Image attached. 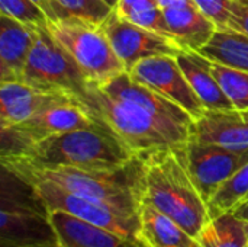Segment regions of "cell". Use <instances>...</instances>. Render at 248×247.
I'll return each mask as SVG.
<instances>
[{
    "label": "cell",
    "instance_id": "obj_26",
    "mask_svg": "<svg viewBox=\"0 0 248 247\" xmlns=\"http://www.w3.org/2000/svg\"><path fill=\"white\" fill-rule=\"evenodd\" d=\"M116 13L119 16H122L124 19H126L141 28H145L151 32H155V33L173 41L171 33L167 26V22H166V17H164V13H163V9L157 4L155 0L142 1V3H138V4L126 9V10L116 12Z\"/></svg>",
    "mask_w": 248,
    "mask_h": 247
},
{
    "label": "cell",
    "instance_id": "obj_27",
    "mask_svg": "<svg viewBox=\"0 0 248 247\" xmlns=\"http://www.w3.org/2000/svg\"><path fill=\"white\" fill-rule=\"evenodd\" d=\"M0 12L29 26H45L46 13L32 0H0Z\"/></svg>",
    "mask_w": 248,
    "mask_h": 247
},
{
    "label": "cell",
    "instance_id": "obj_18",
    "mask_svg": "<svg viewBox=\"0 0 248 247\" xmlns=\"http://www.w3.org/2000/svg\"><path fill=\"white\" fill-rule=\"evenodd\" d=\"M173 41L182 51L199 52L217 32V25L196 6L163 9Z\"/></svg>",
    "mask_w": 248,
    "mask_h": 247
},
{
    "label": "cell",
    "instance_id": "obj_15",
    "mask_svg": "<svg viewBox=\"0 0 248 247\" xmlns=\"http://www.w3.org/2000/svg\"><path fill=\"white\" fill-rule=\"evenodd\" d=\"M36 28L0 13V82H22Z\"/></svg>",
    "mask_w": 248,
    "mask_h": 247
},
{
    "label": "cell",
    "instance_id": "obj_30",
    "mask_svg": "<svg viewBox=\"0 0 248 247\" xmlns=\"http://www.w3.org/2000/svg\"><path fill=\"white\" fill-rule=\"evenodd\" d=\"M232 213L235 217H238L240 220H243L248 226V194L230 211Z\"/></svg>",
    "mask_w": 248,
    "mask_h": 247
},
{
    "label": "cell",
    "instance_id": "obj_35",
    "mask_svg": "<svg viewBox=\"0 0 248 247\" xmlns=\"http://www.w3.org/2000/svg\"><path fill=\"white\" fill-rule=\"evenodd\" d=\"M102 1H105L108 6H110L113 10L116 9V6H118V3H119V0H102Z\"/></svg>",
    "mask_w": 248,
    "mask_h": 247
},
{
    "label": "cell",
    "instance_id": "obj_16",
    "mask_svg": "<svg viewBox=\"0 0 248 247\" xmlns=\"http://www.w3.org/2000/svg\"><path fill=\"white\" fill-rule=\"evenodd\" d=\"M54 242L58 240L46 213L0 208V247H28Z\"/></svg>",
    "mask_w": 248,
    "mask_h": 247
},
{
    "label": "cell",
    "instance_id": "obj_1",
    "mask_svg": "<svg viewBox=\"0 0 248 247\" xmlns=\"http://www.w3.org/2000/svg\"><path fill=\"white\" fill-rule=\"evenodd\" d=\"M76 100L137 157L166 147H180L190 140V130L164 122L137 103L116 99L96 83L90 82Z\"/></svg>",
    "mask_w": 248,
    "mask_h": 247
},
{
    "label": "cell",
    "instance_id": "obj_5",
    "mask_svg": "<svg viewBox=\"0 0 248 247\" xmlns=\"http://www.w3.org/2000/svg\"><path fill=\"white\" fill-rule=\"evenodd\" d=\"M46 28L78 64L89 82L102 84L126 71L100 25L70 17L48 20Z\"/></svg>",
    "mask_w": 248,
    "mask_h": 247
},
{
    "label": "cell",
    "instance_id": "obj_11",
    "mask_svg": "<svg viewBox=\"0 0 248 247\" xmlns=\"http://www.w3.org/2000/svg\"><path fill=\"white\" fill-rule=\"evenodd\" d=\"M100 26L126 71L144 58L154 55H177L182 52L180 47L171 39L124 19L115 10Z\"/></svg>",
    "mask_w": 248,
    "mask_h": 247
},
{
    "label": "cell",
    "instance_id": "obj_12",
    "mask_svg": "<svg viewBox=\"0 0 248 247\" xmlns=\"http://www.w3.org/2000/svg\"><path fill=\"white\" fill-rule=\"evenodd\" d=\"M99 86L110 96L137 103L147 109L148 112H151L153 115H155L157 118H160L161 121L183 127L186 130H190L192 132L195 121L185 109H182L179 105L173 103L171 100L166 99L164 96L158 95L157 92L132 79V76L128 71H124Z\"/></svg>",
    "mask_w": 248,
    "mask_h": 247
},
{
    "label": "cell",
    "instance_id": "obj_4",
    "mask_svg": "<svg viewBox=\"0 0 248 247\" xmlns=\"http://www.w3.org/2000/svg\"><path fill=\"white\" fill-rule=\"evenodd\" d=\"M1 157H17L39 167L67 166L106 172L124 169L137 159L113 134L100 125L57 134L19 154Z\"/></svg>",
    "mask_w": 248,
    "mask_h": 247
},
{
    "label": "cell",
    "instance_id": "obj_17",
    "mask_svg": "<svg viewBox=\"0 0 248 247\" xmlns=\"http://www.w3.org/2000/svg\"><path fill=\"white\" fill-rule=\"evenodd\" d=\"M190 140L232 148L248 147V118L237 109L205 111L192 127Z\"/></svg>",
    "mask_w": 248,
    "mask_h": 247
},
{
    "label": "cell",
    "instance_id": "obj_14",
    "mask_svg": "<svg viewBox=\"0 0 248 247\" xmlns=\"http://www.w3.org/2000/svg\"><path fill=\"white\" fill-rule=\"evenodd\" d=\"M48 217L62 247H145L141 240L125 237L64 211H49Z\"/></svg>",
    "mask_w": 248,
    "mask_h": 247
},
{
    "label": "cell",
    "instance_id": "obj_34",
    "mask_svg": "<svg viewBox=\"0 0 248 247\" xmlns=\"http://www.w3.org/2000/svg\"><path fill=\"white\" fill-rule=\"evenodd\" d=\"M28 247H62L58 242H54V243H42V245H33V246Z\"/></svg>",
    "mask_w": 248,
    "mask_h": 247
},
{
    "label": "cell",
    "instance_id": "obj_37",
    "mask_svg": "<svg viewBox=\"0 0 248 247\" xmlns=\"http://www.w3.org/2000/svg\"><path fill=\"white\" fill-rule=\"evenodd\" d=\"M145 247H148V246H145Z\"/></svg>",
    "mask_w": 248,
    "mask_h": 247
},
{
    "label": "cell",
    "instance_id": "obj_29",
    "mask_svg": "<svg viewBox=\"0 0 248 247\" xmlns=\"http://www.w3.org/2000/svg\"><path fill=\"white\" fill-rule=\"evenodd\" d=\"M228 29L248 36V0H231V20Z\"/></svg>",
    "mask_w": 248,
    "mask_h": 247
},
{
    "label": "cell",
    "instance_id": "obj_23",
    "mask_svg": "<svg viewBox=\"0 0 248 247\" xmlns=\"http://www.w3.org/2000/svg\"><path fill=\"white\" fill-rule=\"evenodd\" d=\"M209 71L214 74L221 89L232 103L234 109L246 111L248 109V73L221 64L218 61L209 60L201 55Z\"/></svg>",
    "mask_w": 248,
    "mask_h": 247
},
{
    "label": "cell",
    "instance_id": "obj_31",
    "mask_svg": "<svg viewBox=\"0 0 248 247\" xmlns=\"http://www.w3.org/2000/svg\"><path fill=\"white\" fill-rule=\"evenodd\" d=\"M161 9L170 7H185V6H195L193 0H155Z\"/></svg>",
    "mask_w": 248,
    "mask_h": 247
},
{
    "label": "cell",
    "instance_id": "obj_33",
    "mask_svg": "<svg viewBox=\"0 0 248 247\" xmlns=\"http://www.w3.org/2000/svg\"><path fill=\"white\" fill-rule=\"evenodd\" d=\"M142 1H148V0H119L118 6H116V12H122V10H126L138 3H142Z\"/></svg>",
    "mask_w": 248,
    "mask_h": 247
},
{
    "label": "cell",
    "instance_id": "obj_19",
    "mask_svg": "<svg viewBox=\"0 0 248 247\" xmlns=\"http://www.w3.org/2000/svg\"><path fill=\"white\" fill-rule=\"evenodd\" d=\"M140 240L148 247H195V239L173 218L142 199L138 210Z\"/></svg>",
    "mask_w": 248,
    "mask_h": 247
},
{
    "label": "cell",
    "instance_id": "obj_13",
    "mask_svg": "<svg viewBox=\"0 0 248 247\" xmlns=\"http://www.w3.org/2000/svg\"><path fill=\"white\" fill-rule=\"evenodd\" d=\"M70 100L74 98L60 92H42L23 82H0V128L17 125L49 106Z\"/></svg>",
    "mask_w": 248,
    "mask_h": 247
},
{
    "label": "cell",
    "instance_id": "obj_22",
    "mask_svg": "<svg viewBox=\"0 0 248 247\" xmlns=\"http://www.w3.org/2000/svg\"><path fill=\"white\" fill-rule=\"evenodd\" d=\"M198 54L248 73V36L244 33L217 29L212 39Z\"/></svg>",
    "mask_w": 248,
    "mask_h": 247
},
{
    "label": "cell",
    "instance_id": "obj_2",
    "mask_svg": "<svg viewBox=\"0 0 248 247\" xmlns=\"http://www.w3.org/2000/svg\"><path fill=\"white\" fill-rule=\"evenodd\" d=\"M183 147H166L142 159V199L173 218L193 239L209 221L208 202L195 185Z\"/></svg>",
    "mask_w": 248,
    "mask_h": 247
},
{
    "label": "cell",
    "instance_id": "obj_36",
    "mask_svg": "<svg viewBox=\"0 0 248 247\" xmlns=\"http://www.w3.org/2000/svg\"><path fill=\"white\" fill-rule=\"evenodd\" d=\"M240 112H241V114H243L244 116H247V118H248V109H246V111H240Z\"/></svg>",
    "mask_w": 248,
    "mask_h": 247
},
{
    "label": "cell",
    "instance_id": "obj_10",
    "mask_svg": "<svg viewBox=\"0 0 248 247\" xmlns=\"http://www.w3.org/2000/svg\"><path fill=\"white\" fill-rule=\"evenodd\" d=\"M132 79L185 109L193 121L206 111L183 74L176 55H154L138 61L129 71Z\"/></svg>",
    "mask_w": 248,
    "mask_h": 247
},
{
    "label": "cell",
    "instance_id": "obj_9",
    "mask_svg": "<svg viewBox=\"0 0 248 247\" xmlns=\"http://www.w3.org/2000/svg\"><path fill=\"white\" fill-rule=\"evenodd\" d=\"M183 154L189 173L206 202L228 178L248 163V147L232 148L195 140L185 144Z\"/></svg>",
    "mask_w": 248,
    "mask_h": 247
},
{
    "label": "cell",
    "instance_id": "obj_32",
    "mask_svg": "<svg viewBox=\"0 0 248 247\" xmlns=\"http://www.w3.org/2000/svg\"><path fill=\"white\" fill-rule=\"evenodd\" d=\"M32 1L36 3V4L46 13V16H48L49 20H55V15H54V10H52V7H51L49 0H32Z\"/></svg>",
    "mask_w": 248,
    "mask_h": 247
},
{
    "label": "cell",
    "instance_id": "obj_8",
    "mask_svg": "<svg viewBox=\"0 0 248 247\" xmlns=\"http://www.w3.org/2000/svg\"><path fill=\"white\" fill-rule=\"evenodd\" d=\"M96 125L99 124L94 122L89 112L76 99L57 103L28 121L1 130V156L19 154L28 147L52 135Z\"/></svg>",
    "mask_w": 248,
    "mask_h": 247
},
{
    "label": "cell",
    "instance_id": "obj_3",
    "mask_svg": "<svg viewBox=\"0 0 248 247\" xmlns=\"http://www.w3.org/2000/svg\"><path fill=\"white\" fill-rule=\"evenodd\" d=\"M6 167L20 179H42L87 199L126 214H138L142 201V159L119 170H83L67 166L39 167L17 157H1Z\"/></svg>",
    "mask_w": 248,
    "mask_h": 247
},
{
    "label": "cell",
    "instance_id": "obj_20",
    "mask_svg": "<svg viewBox=\"0 0 248 247\" xmlns=\"http://www.w3.org/2000/svg\"><path fill=\"white\" fill-rule=\"evenodd\" d=\"M177 63L186 76L189 84L193 92L198 95L205 109L208 111H228L234 109L232 103L221 89L219 83L209 71L206 64L203 63L201 54L182 51L176 55Z\"/></svg>",
    "mask_w": 248,
    "mask_h": 247
},
{
    "label": "cell",
    "instance_id": "obj_24",
    "mask_svg": "<svg viewBox=\"0 0 248 247\" xmlns=\"http://www.w3.org/2000/svg\"><path fill=\"white\" fill-rule=\"evenodd\" d=\"M248 194V163L228 178L208 201L209 215L217 217L230 213Z\"/></svg>",
    "mask_w": 248,
    "mask_h": 247
},
{
    "label": "cell",
    "instance_id": "obj_7",
    "mask_svg": "<svg viewBox=\"0 0 248 247\" xmlns=\"http://www.w3.org/2000/svg\"><path fill=\"white\" fill-rule=\"evenodd\" d=\"M28 182L49 211L58 210L84 221L97 224L125 237L140 240V215L126 214L109 205L76 195L64 188L42 179H22Z\"/></svg>",
    "mask_w": 248,
    "mask_h": 247
},
{
    "label": "cell",
    "instance_id": "obj_6",
    "mask_svg": "<svg viewBox=\"0 0 248 247\" xmlns=\"http://www.w3.org/2000/svg\"><path fill=\"white\" fill-rule=\"evenodd\" d=\"M22 82L42 92H60L71 98L80 96L89 80L45 26L36 28V39L28 57Z\"/></svg>",
    "mask_w": 248,
    "mask_h": 247
},
{
    "label": "cell",
    "instance_id": "obj_21",
    "mask_svg": "<svg viewBox=\"0 0 248 247\" xmlns=\"http://www.w3.org/2000/svg\"><path fill=\"white\" fill-rule=\"evenodd\" d=\"M195 247H248V226L232 213L212 217L195 236Z\"/></svg>",
    "mask_w": 248,
    "mask_h": 247
},
{
    "label": "cell",
    "instance_id": "obj_28",
    "mask_svg": "<svg viewBox=\"0 0 248 247\" xmlns=\"http://www.w3.org/2000/svg\"><path fill=\"white\" fill-rule=\"evenodd\" d=\"M193 3L218 29H228L231 20V0H193Z\"/></svg>",
    "mask_w": 248,
    "mask_h": 247
},
{
    "label": "cell",
    "instance_id": "obj_25",
    "mask_svg": "<svg viewBox=\"0 0 248 247\" xmlns=\"http://www.w3.org/2000/svg\"><path fill=\"white\" fill-rule=\"evenodd\" d=\"M49 3L55 20L76 17L102 25L113 12V9L102 0H49Z\"/></svg>",
    "mask_w": 248,
    "mask_h": 247
}]
</instances>
